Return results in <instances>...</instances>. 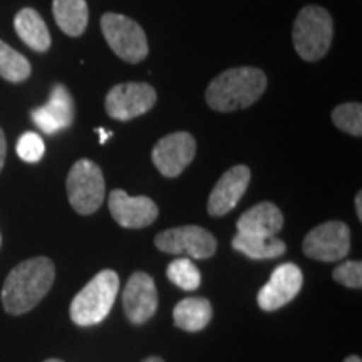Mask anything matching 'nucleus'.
Returning a JSON list of instances; mask_svg holds the SVG:
<instances>
[{
  "mask_svg": "<svg viewBox=\"0 0 362 362\" xmlns=\"http://www.w3.org/2000/svg\"><path fill=\"white\" fill-rule=\"evenodd\" d=\"M101 30L111 51L129 64L146 59L149 47L146 34L138 22L121 13L106 12L101 17Z\"/></svg>",
  "mask_w": 362,
  "mask_h": 362,
  "instance_id": "5",
  "label": "nucleus"
},
{
  "mask_svg": "<svg viewBox=\"0 0 362 362\" xmlns=\"http://www.w3.org/2000/svg\"><path fill=\"white\" fill-rule=\"evenodd\" d=\"M0 243H2V235H0Z\"/></svg>",
  "mask_w": 362,
  "mask_h": 362,
  "instance_id": "32",
  "label": "nucleus"
},
{
  "mask_svg": "<svg viewBox=\"0 0 362 362\" xmlns=\"http://www.w3.org/2000/svg\"><path fill=\"white\" fill-rule=\"evenodd\" d=\"M6 155H7V143L6 136H4V131L0 129V171L4 168V163H6Z\"/></svg>",
  "mask_w": 362,
  "mask_h": 362,
  "instance_id": "26",
  "label": "nucleus"
},
{
  "mask_svg": "<svg viewBox=\"0 0 362 362\" xmlns=\"http://www.w3.org/2000/svg\"><path fill=\"white\" fill-rule=\"evenodd\" d=\"M332 277L336 282L346 285L351 288L362 287V264L359 260L344 262L337 269H334Z\"/></svg>",
  "mask_w": 362,
  "mask_h": 362,
  "instance_id": "25",
  "label": "nucleus"
},
{
  "mask_svg": "<svg viewBox=\"0 0 362 362\" xmlns=\"http://www.w3.org/2000/svg\"><path fill=\"white\" fill-rule=\"evenodd\" d=\"M45 153L44 139L37 133L27 131L17 141V155L25 163H37L42 160Z\"/></svg>",
  "mask_w": 362,
  "mask_h": 362,
  "instance_id": "24",
  "label": "nucleus"
},
{
  "mask_svg": "<svg viewBox=\"0 0 362 362\" xmlns=\"http://www.w3.org/2000/svg\"><path fill=\"white\" fill-rule=\"evenodd\" d=\"M155 245L171 255H188L189 259H210L216 252V238L206 228L185 225L158 233Z\"/></svg>",
  "mask_w": 362,
  "mask_h": 362,
  "instance_id": "7",
  "label": "nucleus"
},
{
  "mask_svg": "<svg viewBox=\"0 0 362 362\" xmlns=\"http://www.w3.org/2000/svg\"><path fill=\"white\" fill-rule=\"evenodd\" d=\"M67 198L79 215H93L104 202L106 185L103 171L94 161L79 160L67 175Z\"/></svg>",
  "mask_w": 362,
  "mask_h": 362,
  "instance_id": "6",
  "label": "nucleus"
},
{
  "mask_svg": "<svg viewBox=\"0 0 362 362\" xmlns=\"http://www.w3.org/2000/svg\"><path fill=\"white\" fill-rule=\"evenodd\" d=\"M235 250L242 252L252 260H270L284 255L287 247L284 240L277 237H257V235L237 233L232 240Z\"/></svg>",
  "mask_w": 362,
  "mask_h": 362,
  "instance_id": "20",
  "label": "nucleus"
},
{
  "mask_svg": "<svg viewBox=\"0 0 362 362\" xmlns=\"http://www.w3.org/2000/svg\"><path fill=\"white\" fill-rule=\"evenodd\" d=\"M143 362H165L161 359V357H148V359H144Z\"/></svg>",
  "mask_w": 362,
  "mask_h": 362,
  "instance_id": "30",
  "label": "nucleus"
},
{
  "mask_svg": "<svg viewBox=\"0 0 362 362\" xmlns=\"http://www.w3.org/2000/svg\"><path fill=\"white\" fill-rule=\"evenodd\" d=\"M30 62L27 57L0 40V78L8 83H22L30 76Z\"/></svg>",
  "mask_w": 362,
  "mask_h": 362,
  "instance_id": "21",
  "label": "nucleus"
},
{
  "mask_svg": "<svg viewBox=\"0 0 362 362\" xmlns=\"http://www.w3.org/2000/svg\"><path fill=\"white\" fill-rule=\"evenodd\" d=\"M16 33L22 42L37 52H45L51 47V34L40 13L34 8H22L13 19Z\"/></svg>",
  "mask_w": 362,
  "mask_h": 362,
  "instance_id": "17",
  "label": "nucleus"
},
{
  "mask_svg": "<svg viewBox=\"0 0 362 362\" xmlns=\"http://www.w3.org/2000/svg\"><path fill=\"white\" fill-rule=\"evenodd\" d=\"M332 121L344 133L361 138L362 136V106L359 103L339 104L332 111Z\"/></svg>",
  "mask_w": 362,
  "mask_h": 362,
  "instance_id": "23",
  "label": "nucleus"
},
{
  "mask_svg": "<svg viewBox=\"0 0 362 362\" xmlns=\"http://www.w3.org/2000/svg\"><path fill=\"white\" fill-rule=\"evenodd\" d=\"M124 314L136 325L148 322L158 309L155 280L144 272H134L123 292Z\"/></svg>",
  "mask_w": 362,
  "mask_h": 362,
  "instance_id": "12",
  "label": "nucleus"
},
{
  "mask_svg": "<svg viewBox=\"0 0 362 362\" xmlns=\"http://www.w3.org/2000/svg\"><path fill=\"white\" fill-rule=\"evenodd\" d=\"M107 205L111 216L123 228H144L158 218V206L151 198L131 197L123 189H112Z\"/></svg>",
  "mask_w": 362,
  "mask_h": 362,
  "instance_id": "14",
  "label": "nucleus"
},
{
  "mask_svg": "<svg viewBox=\"0 0 362 362\" xmlns=\"http://www.w3.org/2000/svg\"><path fill=\"white\" fill-rule=\"evenodd\" d=\"M332 17L319 6H307L298 12L293 22V47L304 61L314 62L327 54L332 44Z\"/></svg>",
  "mask_w": 362,
  "mask_h": 362,
  "instance_id": "4",
  "label": "nucleus"
},
{
  "mask_svg": "<svg viewBox=\"0 0 362 362\" xmlns=\"http://www.w3.org/2000/svg\"><path fill=\"white\" fill-rule=\"evenodd\" d=\"M56 267L47 257H35L11 270L2 288L4 309L12 315L33 310L51 291Z\"/></svg>",
  "mask_w": 362,
  "mask_h": 362,
  "instance_id": "1",
  "label": "nucleus"
},
{
  "mask_svg": "<svg viewBox=\"0 0 362 362\" xmlns=\"http://www.w3.org/2000/svg\"><path fill=\"white\" fill-rule=\"evenodd\" d=\"M197 155V141L187 131L171 133L153 148L151 158L158 171L166 178H176L193 161Z\"/></svg>",
  "mask_w": 362,
  "mask_h": 362,
  "instance_id": "10",
  "label": "nucleus"
},
{
  "mask_svg": "<svg viewBox=\"0 0 362 362\" xmlns=\"http://www.w3.org/2000/svg\"><path fill=\"white\" fill-rule=\"evenodd\" d=\"M252 173L245 165H237L221 175L216 181L215 188L211 189L208 198L206 210L211 216H223L233 210L245 194Z\"/></svg>",
  "mask_w": 362,
  "mask_h": 362,
  "instance_id": "13",
  "label": "nucleus"
},
{
  "mask_svg": "<svg viewBox=\"0 0 362 362\" xmlns=\"http://www.w3.org/2000/svg\"><path fill=\"white\" fill-rule=\"evenodd\" d=\"M344 362H362L359 356H349Z\"/></svg>",
  "mask_w": 362,
  "mask_h": 362,
  "instance_id": "29",
  "label": "nucleus"
},
{
  "mask_svg": "<svg viewBox=\"0 0 362 362\" xmlns=\"http://www.w3.org/2000/svg\"><path fill=\"white\" fill-rule=\"evenodd\" d=\"M117 291H119V277L116 272H99L71 302L69 314L72 322L81 327L103 322L115 305Z\"/></svg>",
  "mask_w": 362,
  "mask_h": 362,
  "instance_id": "3",
  "label": "nucleus"
},
{
  "mask_svg": "<svg viewBox=\"0 0 362 362\" xmlns=\"http://www.w3.org/2000/svg\"><path fill=\"white\" fill-rule=\"evenodd\" d=\"M98 133H99V143H101V144L106 143V139L112 134L111 131H104V129H98Z\"/></svg>",
  "mask_w": 362,
  "mask_h": 362,
  "instance_id": "28",
  "label": "nucleus"
},
{
  "mask_svg": "<svg viewBox=\"0 0 362 362\" xmlns=\"http://www.w3.org/2000/svg\"><path fill=\"white\" fill-rule=\"evenodd\" d=\"M351 250V230L342 221H325L312 228L304 240V252L309 259L337 262Z\"/></svg>",
  "mask_w": 362,
  "mask_h": 362,
  "instance_id": "8",
  "label": "nucleus"
},
{
  "mask_svg": "<svg viewBox=\"0 0 362 362\" xmlns=\"http://www.w3.org/2000/svg\"><path fill=\"white\" fill-rule=\"evenodd\" d=\"M166 277L173 282L176 287L192 292L200 287L202 275L192 259H176L171 262L166 269Z\"/></svg>",
  "mask_w": 362,
  "mask_h": 362,
  "instance_id": "22",
  "label": "nucleus"
},
{
  "mask_svg": "<svg viewBox=\"0 0 362 362\" xmlns=\"http://www.w3.org/2000/svg\"><path fill=\"white\" fill-rule=\"evenodd\" d=\"M175 325L187 332H200L211 320V304L206 298L188 297L173 309Z\"/></svg>",
  "mask_w": 362,
  "mask_h": 362,
  "instance_id": "18",
  "label": "nucleus"
},
{
  "mask_svg": "<svg viewBox=\"0 0 362 362\" xmlns=\"http://www.w3.org/2000/svg\"><path fill=\"white\" fill-rule=\"evenodd\" d=\"M237 228L238 233L275 237L284 228V215L275 203L262 202L240 216Z\"/></svg>",
  "mask_w": 362,
  "mask_h": 362,
  "instance_id": "16",
  "label": "nucleus"
},
{
  "mask_svg": "<svg viewBox=\"0 0 362 362\" xmlns=\"http://www.w3.org/2000/svg\"><path fill=\"white\" fill-rule=\"evenodd\" d=\"M74 99L64 84H56L51 90L47 104L33 111V121L45 134H56L69 128L74 121Z\"/></svg>",
  "mask_w": 362,
  "mask_h": 362,
  "instance_id": "15",
  "label": "nucleus"
},
{
  "mask_svg": "<svg viewBox=\"0 0 362 362\" xmlns=\"http://www.w3.org/2000/svg\"><path fill=\"white\" fill-rule=\"evenodd\" d=\"M302 284H304V275L296 264L279 265L272 272L269 282L260 288L259 296H257L260 309L274 312L287 305L298 296Z\"/></svg>",
  "mask_w": 362,
  "mask_h": 362,
  "instance_id": "11",
  "label": "nucleus"
},
{
  "mask_svg": "<svg viewBox=\"0 0 362 362\" xmlns=\"http://www.w3.org/2000/svg\"><path fill=\"white\" fill-rule=\"evenodd\" d=\"M44 362H62V361H59V359H47V361H44Z\"/></svg>",
  "mask_w": 362,
  "mask_h": 362,
  "instance_id": "31",
  "label": "nucleus"
},
{
  "mask_svg": "<svg viewBox=\"0 0 362 362\" xmlns=\"http://www.w3.org/2000/svg\"><path fill=\"white\" fill-rule=\"evenodd\" d=\"M158 94L148 83H124L110 89L106 112L112 119L129 121L144 115L156 104Z\"/></svg>",
  "mask_w": 362,
  "mask_h": 362,
  "instance_id": "9",
  "label": "nucleus"
},
{
  "mask_svg": "<svg viewBox=\"0 0 362 362\" xmlns=\"http://www.w3.org/2000/svg\"><path fill=\"white\" fill-rule=\"evenodd\" d=\"M356 211H357V218L362 220V193L361 192L356 194Z\"/></svg>",
  "mask_w": 362,
  "mask_h": 362,
  "instance_id": "27",
  "label": "nucleus"
},
{
  "mask_svg": "<svg viewBox=\"0 0 362 362\" xmlns=\"http://www.w3.org/2000/svg\"><path fill=\"white\" fill-rule=\"evenodd\" d=\"M265 88L267 76L259 67H233L211 81L205 99L211 110L232 112L252 106L265 93Z\"/></svg>",
  "mask_w": 362,
  "mask_h": 362,
  "instance_id": "2",
  "label": "nucleus"
},
{
  "mask_svg": "<svg viewBox=\"0 0 362 362\" xmlns=\"http://www.w3.org/2000/svg\"><path fill=\"white\" fill-rule=\"evenodd\" d=\"M52 13L56 24L71 37L84 34L89 22V8L86 0H54Z\"/></svg>",
  "mask_w": 362,
  "mask_h": 362,
  "instance_id": "19",
  "label": "nucleus"
}]
</instances>
